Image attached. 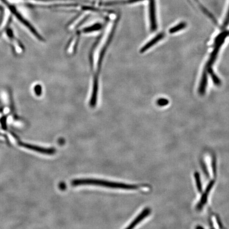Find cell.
<instances>
[{
    "mask_svg": "<svg viewBox=\"0 0 229 229\" xmlns=\"http://www.w3.org/2000/svg\"><path fill=\"white\" fill-rule=\"evenodd\" d=\"M212 166V169H213V175L215 176L217 174V162H216V160L214 157H213Z\"/></svg>",
    "mask_w": 229,
    "mask_h": 229,
    "instance_id": "15",
    "label": "cell"
},
{
    "mask_svg": "<svg viewBox=\"0 0 229 229\" xmlns=\"http://www.w3.org/2000/svg\"><path fill=\"white\" fill-rule=\"evenodd\" d=\"M7 37L9 38L10 41L12 42L13 49L17 53H21L23 50V46L20 43L16 38L15 37L13 31L11 29H8L7 30Z\"/></svg>",
    "mask_w": 229,
    "mask_h": 229,
    "instance_id": "4",
    "label": "cell"
},
{
    "mask_svg": "<svg viewBox=\"0 0 229 229\" xmlns=\"http://www.w3.org/2000/svg\"><path fill=\"white\" fill-rule=\"evenodd\" d=\"M165 37V33L164 32H160L157 36H155L152 40H151L150 41L147 43L146 45H144L142 48L140 50V52L142 53L146 52L147 49H150L151 47H152L153 46L156 45V44L158 43L159 41L163 40Z\"/></svg>",
    "mask_w": 229,
    "mask_h": 229,
    "instance_id": "7",
    "label": "cell"
},
{
    "mask_svg": "<svg viewBox=\"0 0 229 229\" xmlns=\"http://www.w3.org/2000/svg\"><path fill=\"white\" fill-rule=\"evenodd\" d=\"M202 168L203 169V171H204V172H205V175H208V170H207V169H206V166H205V165L204 163H202Z\"/></svg>",
    "mask_w": 229,
    "mask_h": 229,
    "instance_id": "16",
    "label": "cell"
},
{
    "mask_svg": "<svg viewBox=\"0 0 229 229\" xmlns=\"http://www.w3.org/2000/svg\"><path fill=\"white\" fill-rule=\"evenodd\" d=\"M149 16L150 21L151 30L154 31L157 28V19H156V1L155 0H149Z\"/></svg>",
    "mask_w": 229,
    "mask_h": 229,
    "instance_id": "3",
    "label": "cell"
},
{
    "mask_svg": "<svg viewBox=\"0 0 229 229\" xmlns=\"http://www.w3.org/2000/svg\"><path fill=\"white\" fill-rule=\"evenodd\" d=\"M144 0H126V1H115V2H108L106 3V6H112V5H116V4H122L126 3H136V2H140V1H142Z\"/></svg>",
    "mask_w": 229,
    "mask_h": 229,
    "instance_id": "11",
    "label": "cell"
},
{
    "mask_svg": "<svg viewBox=\"0 0 229 229\" xmlns=\"http://www.w3.org/2000/svg\"><path fill=\"white\" fill-rule=\"evenodd\" d=\"M151 213V209L149 208H146L145 209H143L141 213L135 218L131 223L129 225L128 227H126L127 229H132L133 227H134L135 226L139 223L140 222H141L143 219H144L145 217H147Z\"/></svg>",
    "mask_w": 229,
    "mask_h": 229,
    "instance_id": "6",
    "label": "cell"
},
{
    "mask_svg": "<svg viewBox=\"0 0 229 229\" xmlns=\"http://www.w3.org/2000/svg\"><path fill=\"white\" fill-rule=\"evenodd\" d=\"M71 184L74 186L79 185H96L103 186L108 188L128 190L136 189L138 188V186L135 185L126 184L94 179H75L72 181Z\"/></svg>",
    "mask_w": 229,
    "mask_h": 229,
    "instance_id": "1",
    "label": "cell"
},
{
    "mask_svg": "<svg viewBox=\"0 0 229 229\" xmlns=\"http://www.w3.org/2000/svg\"><path fill=\"white\" fill-rule=\"evenodd\" d=\"M187 26V24L186 22H181L180 23H179V24H178L177 25L175 26V27H172L171 28H170L169 30V32L172 34L174 33L184 29L186 28Z\"/></svg>",
    "mask_w": 229,
    "mask_h": 229,
    "instance_id": "9",
    "label": "cell"
},
{
    "mask_svg": "<svg viewBox=\"0 0 229 229\" xmlns=\"http://www.w3.org/2000/svg\"><path fill=\"white\" fill-rule=\"evenodd\" d=\"M157 104L160 107H164L168 105L169 101L166 99L160 98L157 100Z\"/></svg>",
    "mask_w": 229,
    "mask_h": 229,
    "instance_id": "14",
    "label": "cell"
},
{
    "mask_svg": "<svg viewBox=\"0 0 229 229\" xmlns=\"http://www.w3.org/2000/svg\"><path fill=\"white\" fill-rule=\"evenodd\" d=\"M208 74H209L211 77L212 80H213V82L215 84V86H220L221 84V81L220 79L217 77L214 72L213 71V69H209L208 71Z\"/></svg>",
    "mask_w": 229,
    "mask_h": 229,
    "instance_id": "10",
    "label": "cell"
},
{
    "mask_svg": "<svg viewBox=\"0 0 229 229\" xmlns=\"http://www.w3.org/2000/svg\"><path fill=\"white\" fill-rule=\"evenodd\" d=\"M194 177H195L196 183L197 190L199 193H201L202 191V183L200 180V175L198 172H195L194 173Z\"/></svg>",
    "mask_w": 229,
    "mask_h": 229,
    "instance_id": "12",
    "label": "cell"
},
{
    "mask_svg": "<svg viewBox=\"0 0 229 229\" xmlns=\"http://www.w3.org/2000/svg\"><path fill=\"white\" fill-rule=\"evenodd\" d=\"M214 184V181H211L208 185V186L206 187V189L205 190L204 193L203 194L202 197H201L200 202L198 203L197 206H196L197 209L200 210L202 208L203 206H204V205L206 204L207 201H208V194L210 193L211 190L213 188Z\"/></svg>",
    "mask_w": 229,
    "mask_h": 229,
    "instance_id": "5",
    "label": "cell"
},
{
    "mask_svg": "<svg viewBox=\"0 0 229 229\" xmlns=\"http://www.w3.org/2000/svg\"><path fill=\"white\" fill-rule=\"evenodd\" d=\"M229 36V30H224L222 32L220 33L215 38L214 44L213 46V50L211 54L209 56L208 61L206 63L205 68L203 73L208 74V71L209 69L212 68L214 63L217 59V57L218 55V53L220 51L221 47L224 44V42L226 40V38Z\"/></svg>",
    "mask_w": 229,
    "mask_h": 229,
    "instance_id": "2",
    "label": "cell"
},
{
    "mask_svg": "<svg viewBox=\"0 0 229 229\" xmlns=\"http://www.w3.org/2000/svg\"><path fill=\"white\" fill-rule=\"evenodd\" d=\"M194 1H195V2H196L197 5L199 6V7H200V10H202L203 12L204 13V14H205L206 16H208L213 21V23L217 25L218 23H217V20L216 19V18H215V16H213V14H212L208 10V9H206V7H205L204 6H203L202 4L200 3V2H199V0H194Z\"/></svg>",
    "mask_w": 229,
    "mask_h": 229,
    "instance_id": "8",
    "label": "cell"
},
{
    "mask_svg": "<svg viewBox=\"0 0 229 229\" xmlns=\"http://www.w3.org/2000/svg\"><path fill=\"white\" fill-rule=\"evenodd\" d=\"M229 25V7L227 10V13L226 14V18L224 20L223 23L222 25V26L221 28L222 30H226V28H227V26Z\"/></svg>",
    "mask_w": 229,
    "mask_h": 229,
    "instance_id": "13",
    "label": "cell"
}]
</instances>
